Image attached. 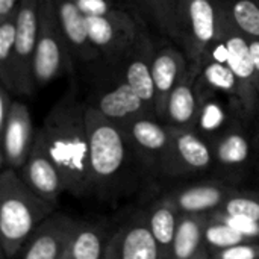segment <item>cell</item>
I'll use <instances>...</instances> for the list:
<instances>
[{
    "mask_svg": "<svg viewBox=\"0 0 259 259\" xmlns=\"http://www.w3.org/2000/svg\"><path fill=\"white\" fill-rule=\"evenodd\" d=\"M87 112L88 105L73 74L67 90L55 102L35 135V141L59 168L65 190L74 196H83L93 190Z\"/></svg>",
    "mask_w": 259,
    "mask_h": 259,
    "instance_id": "cell-1",
    "label": "cell"
},
{
    "mask_svg": "<svg viewBox=\"0 0 259 259\" xmlns=\"http://www.w3.org/2000/svg\"><path fill=\"white\" fill-rule=\"evenodd\" d=\"M55 205L35 194L18 171L0 175V241L6 258L20 253L35 229L53 214Z\"/></svg>",
    "mask_w": 259,
    "mask_h": 259,
    "instance_id": "cell-2",
    "label": "cell"
},
{
    "mask_svg": "<svg viewBox=\"0 0 259 259\" xmlns=\"http://www.w3.org/2000/svg\"><path fill=\"white\" fill-rule=\"evenodd\" d=\"M90 170L93 190L115 182L132 159H140L131 146L124 129L88 106Z\"/></svg>",
    "mask_w": 259,
    "mask_h": 259,
    "instance_id": "cell-3",
    "label": "cell"
},
{
    "mask_svg": "<svg viewBox=\"0 0 259 259\" xmlns=\"http://www.w3.org/2000/svg\"><path fill=\"white\" fill-rule=\"evenodd\" d=\"M87 73L88 90L83 100L103 117L124 126L140 115H155L146 108L115 62L100 61Z\"/></svg>",
    "mask_w": 259,
    "mask_h": 259,
    "instance_id": "cell-4",
    "label": "cell"
},
{
    "mask_svg": "<svg viewBox=\"0 0 259 259\" xmlns=\"http://www.w3.org/2000/svg\"><path fill=\"white\" fill-rule=\"evenodd\" d=\"M225 11L220 0H179L178 46L193 64L203 62L219 38Z\"/></svg>",
    "mask_w": 259,
    "mask_h": 259,
    "instance_id": "cell-5",
    "label": "cell"
},
{
    "mask_svg": "<svg viewBox=\"0 0 259 259\" xmlns=\"http://www.w3.org/2000/svg\"><path fill=\"white\" fill-rule=\"evenodd\" d=\"M205 59H214L228 65L237 76L243 90L244 114L252 124L259 109V85L249 38L238 32L225 14L219 38L209 47Z\"/></svg>",
    "mask_w": 259,
    "mask_h": 259,
    "instance_id": "cell-6",
    "label": "cell"
},
{
    "mask_svg": "<svg viewBox=\"0 0 259 259\" xmlns=\"http://www.w3.org/2000/svg\"><path fill=\"white\" fill-rule=\"evenodd\" d=\"M76 73V62L59 26L53 0H41V23L33 59V82L36 90L53 80Z\"/></svg>",
    "mask_w": 259,
    "mask_h": 259,
    "instance_id": "cell-7",
    "label": "cell"
},
{
    "mask_svg": "<svg viewBox=\"0 0 259 259\" xmlns=\"http://www.w3.org/2000/svg\"><path fill=\"white\" fill-rule=\"evenodd\" d=\"M41 23V0H21L15 17V97H32L33 59Z\"/></svg>",
    "mask_w": 259,
    "mask_h": 259,
    "instance_id": "cell-8",
    "label": "cell"
},
{
    "mask_svg": "<svg viewBox=\"0 0 259 259\" xmlns=\"http://www.w3.org/2000/svg\"><path fill=\"white\" fill-rule=\"evenodd\" d=\"M124 134L141 164L150 170L165 173L173 149V132L156 115H140L124 126Z\"/></svg>",
    "mask_w": 259,
    "mask_h": 259,
    "instance_id": "cell-9",
    "label": "cell"
},
{
    "mask_svg": "<svg viewBox=\"0 0 259 259\" xmlns=\"http://www.w3.org/2000/svg\"><path fill=\"white\" fill-rule=\"evenodd\" d=\"M90 39L102 61H115L126 55L138 38L150 30L138 14L118 17H87Z\"/></svg>",
    "mask_w": 259,
    "mask_h": 259,
    "instance_id": "cell-10",
    "label": "cell"
},
{
    "mask_svg": "<svg viewBox=\"0 0 259 259\" xmlns=\"http://www.w3.org/2000/svg\"><path fill=\"white\" fill-rule=\"evenodd\" d=\"M196 90L199 97V112L194 131L209 144L237 121L246 120L249 123L244 114L243 103L240 100L231 99L209 88L208 85L200 82L199 77L196 82Z\"/></svg>",
    "mask_w": 259,
    "mask_h": 259,
    "instance_id": "cell-11",
    "label": "cell"
},
{
    "mask_svg": "<svg viewBox=\"0 0 259 259\" xmlns=\"http://www.w3.org/2000/svg\"><path fill=\"white\" fill-rule=\"evenodd\" d=\"M190 61L184 50L173 41L156 38V47L152 59V77L155 88V112L164 120L167 102L184 77Z\"/></svg>",
    "mask_w": 259,
    "mask_h": 259,
    "instance_id": "cell-12",
    "label": "cell"
},
{
    "mask_svg": "<svg viewBox=\"0 0 259 259\" xmlns=\"http://www.w3.org/2000/svg\"><path fill=\"white\" fill-rule=\"evenodd\" d=\"M35 135L29 108L21 100H14L12 112L6 124L0 129L2 137V167L20 171L26 164L33 144Z\"/></svg>",
    "mask_w": 259,
    "mask_h": 259,
    "instance_id": "cell-13",
    "label": "cell"
},
{
    "mask_svg": "<svg viewBox=\"0 0 259 259\" xmlns=\"http://www.w3.org/2000/svg\"><path fill=\"white\" fill-rule=\"evenodd\" d=\"M53 6L76 65H82L85 67V71H88L97 65L102 58L90 39L87 17L79 11L73 0H53Z\"/></svg>",
    "mask_w": 259,
    "mask_h": 259,
    "instance_id": "cell-14",
    "label": "cell"
},
{
    "mask_svg": "<svg viewBox=\"0 0 259 259\" xmlns=\"http://www.w3.org/2000/svg\"><path fill=\"white\" fill-rule=\"evenodd\" d=\"M173 149L165 175L181 176L206 171L215 165L211 144L194 129L171 127Z\"/></svg>",
    "mask_w": 259,
    "mask_h": 259,
    "instance_id": "cell-15",
    "label": "cell"
},
{
    "mask_svg": "<svg viewBox=\"0 0 259 259\" xmlns=\"http://www.w3.org/2000/svg\"><path fill=\"white\" fill-rule=\"evenodd\" d=\"M76 222L52 214L29 237L20 250V259H62Z\"/></svg>",
    "mask_w": 259,
    "mask_h": 259,
    "instance_id": "cell-16",
    "label": "cell"
},
{
    "mask_svg": "<svg viewBox=\"0 0 259 259\" xmlns=\"http://www.w3.org/2000/svg\"><path fill=\"white\" fill-rule=\"evenodd\" d=\"M18 173L35 194L53 205H56L58 197L67 191L59 168L36 141L26 164Z\"/></svg>",
    "mask_w": 259,
    "mask_h": 259,
    "instance_id": "cell-17",
    "label": "cell"
},
{
    "mask_svg": "<svg viewBox=\"0 0 259 259\" xmlns=\"http://www.w3.org/2000/svg\"><path fill=\"white\" fill-rule=\"evenodd\" d=\"M202 65L190 62L184 77L173 90L164 115V123L170 127L178 129H194L197 112H199V97L196 90V82L200 74Z\"/></svg>",
    "mask_w": 259,
    "mask_h": 259,
    "instance_id": "cell-18",
    "label": "cell"
},
{
    "mask_svg": "<svg viewBox=\"0 0 259 259\" xmlns=\"http://www.w3.org/2000/svg\"><path fill=\"white\" fill-rule=\"evenodd\" d=\"M106 252L109 259H164L147 222H134L120 229Z\"/></svg>",
    "mask_w": 259,
    "mask_h": 259,
    "instance_id": "cell-19",
    "label": "cell"
},
{
    "mask_svg": "<svg viewBox=\"0 0 259 259\" xmlns=\"http://www.w3.org/2000/svg\"><path fill=\"white\" fill-rule=\"evenodd\" d=\"M250 127L246 120H240L211 143L215 165L225 170H241L247 165L255 144Z\"/></svg>",
    "mask_w": 259,
    "mask_h": 259,
    "instance_id": "cell-20",
    "label": "cell"
},
{
    "mask_svg": "<svg viewBox=\"0 0 259 259\" xmlns=\"http://www.w3.org/2000/svg\"><path fill=\"white\" fill-rule=\"evenodd\" d=\"M235 191L222 184H197L173 193L167 200L179 211V214H205L214 212Z\"/></svg>",
    "mask_w": 259,
    "mask_h": 259,
    "instance_id": "cell-21",
    "label": "cell"
},
{
    "mask_svg": "<svg viewBox=\"0 0 259 259\" xmlns=\"http://www.w3.org/2000/svg\"><path fill=\"white\" fill-rule=\"evenodd\" d=\"M156 38L178 42L179 0H132Z\"/></svg>",
    "mask_w": 259,
    "mask_h": 259,
    "instance_id": "cell-22",
    "label": "cell"
},
{
    "mask_svg": "<svg viewBox=\"0 0 259 259\" xmlns=\"http://www.w3.org/2000/svg\"><path fill=\"white\" fill-rule=\"evenodd\" d=\"M206 220L205 214H181L170 259H194L205 250L203 234Z\"/></svg>",
    "mask_w": 259,
    "mask_h": 259,
    "instance_id": "cell-23",
    "label": "cell"
},
{
    "mask_svg": "<svg viewBox=\"0 0 259 259\" xmlns=\"http://www.w3.org/2000/svg\"><path fill=\"white\" fill-rule=\"evenodd\" d=\"M105 252V235L102 229L93 225L76 223L62 259H103Z\"/></svg>",
    "mask_w": 259,
    "mask_h": 259,
    "instance_id": "cell-24",
    "label": "cell"
},
{
    "mask_svg": "<svg viewBox=\"0 0 259 259\" xmlns=\"http://www.w3.org/2000/svg\"><path fill=\"white\" fill-rule=\"evenodd\" d=\"M179 219H181L179 211L168 200H162L156 203L149 214L147 225L156 243L161 247L164 259H170Z\"/></svg>",
    "mask_w": 259,
    "mask_h": 259,
    "instance_id": "cell-25",
    "label": "cell"
},
{
    "mask_svg": "<svg viewBox=\"0 0 259 259\" xmlns=\"http://www.w3.org/2000/svg\"><path fill=\"white\" fill-rule=\"evenodd\" d=\"M199 79L209 88H212L231 99L240 100L243 103L241 85H240L237 76L234 74V71L228 65H225L219 61H214V59H205L202 62V70H200Z\"/></svg>",
    "mask_w": 259,
    "mask_h": 259,
    "instance_id": "cell-26",
    "label": "cell"
},
{
    "mask_svg": "<svg viewBox=\"0 0 259 259\" xmlns=\"http://www.w3.org/2000/svg\"><path fill=\"white\" fill-rule=\"evenodd\" d=\"M232 26L249 39H259V0H220Z\"/></svg>",
    "mask_w": 259,
    "mask_h": 259,
    "instance_id": "cell-27",
    "label": "cell"
},
{
    "mask_svg": "<svg viewBox=\"0 0 259 259\" xmlns=\"http://www.w3.org/2000/svg\"><path fill=\"white\" fill-rule=\"evenodd\" d=\"M15 15L0 20V85L15 97Z\"/></svg>",
    "mask_w": 259,
    "mask_h": 259,
    "instance_id": "cell-28",
    "label": "cell"
},
{
    "mask_svg": "<svg viewBox=\"0 0 259 259\" xmlns=\"http://www.w3.org/2000/svg\"><path fill=\"white\" fill-rule=\"evenodd\" d=\"M73 2L85 17H118L126 14H138L132 0H73Z\"/></svg>",
    "mask_w": 259,
    "mask_h": 259,
    "instance_id": "cell-29",
    "label": "cell"
},
{
    "mask_svg": "<svg viewBox=\"0 0 259 259\" xmlns=\"http://www.w3.org/2000/svg\"><path fill=\"white\" fill-rule=\"evenodd\" d=\"M203 238H205V246L209 247L211 250L226 249V247L249 241L243 235L235 232L232 228H229L228 225H225L212 217H208V220H206Z\"/></svg>",
    "mask_w": 259,
    "mask_h": 259,
    "instance_id": "cell-30",
    "label": "cell"
},
{
    "mask_svg": "<svg viewBox=\"0 0 259 259\" xmlns=\"http://www.w3.org/2000/svg\"><path fill=\"white\" fill-rule=\"evenodd\" d=\"M219 211L232 214V215L249 217L259 222V197L235 193L223 203V206Z\"/></svg>",
    "mask_w": 259,
    "mask_h": 259,
    "instance_id": "cell-31",
    "label": "cell"
},
{
    "mask_svg": "<svg viewBox=\"0 0 259 259\" xmlns=\"http://www.w3.org/2000/svg\"><path fill=\"white\" fill-rule=\"evenodd\" d=\"M212 219L228 225L229 228H232L235 232H238L240 235H243L246 240H255L259 238V222L249 219V217H243V215H232V214H226L222 211H214L211 214Z\"/></svg>",
    "mask_w": 259,
    "mask_h": 259,
    "instance_id": "cell-32",
    "label": "cell"
},
{
    "mask_svg": "<svg viewBox=\"0 0 259 259\" xmlns=\"http://www.w3.org/2000/svg\"><path fill=\"white\" fill-rule=\"evenodd\" d=\"M211 259H259V244L241 243L226 249L212 250Z\"/></svg>",
    "mask_w": 259,
    "mask_h": 259,
    "instance_id": "cell-33",
    "label": "cell"
},
{
    "mask_svg": "<svg viewBox=\"0 0 259 259\" xmlns=\"http://www.w3.org/2000/svg\"><path fill=\"white\" fill-rule=\"evenodd\" d=\"M14 94L3 85H0V129L6 124L14 105Z\"/></svg>",
    "mask_w": 259,
    "mask_h": 259,
    "instance_id": "cell-34",
    "label": "cell"
},
{
    "mask_svg": "<svg viewBox=\"0 0 259 259\" xmlns=\"http://www.w3.org/2000/svg\"><path fill=\"white\" fill-rule=\"evenodd\" d=\"M21 0H0V20L15 15Z\"/></svg>",
    "mask_w": 259,
    "mask_h": 259,
    "instance_id": "cell-35",
    "label": "cell"
},
{
    "mask_svg": "<svg viewBox=\"0 0 259 259\" xmlns=\"http://www.w3.org/2000/svg\"><path fill=\"white\" fill-rule=\"evenodd\" d=\"M249 46H250L252 59H253V64H255V70H256L259 85V39H249Z\"/></svg>",
    "mask_w": 259,
    "mask_h": 259,
    "instance_id": "cell-36",
    "label": "cell"
},
{
    "mask_svg": "<svg viewBox=\"0 0 259 259\" xmlns=\"http://www.w3.org/2000/svg\"><path fill=\"white\" fill-rule=\"evenodd\" d=\"M252 127H253V143L259 146V109L256 115H255V118H253V121H252Z\"/></svg>",
    "mask_w": 259,
    "mask_h": 259,
    "instance_id": "cell-37",
    "label": "cell"
},
{
    "mask_svg": "<svg viewBox=\"0 0 259 259\" xmlns=\"http://www.w3.org/2000/svg\"><path fill=\"white\" fill-rule=\"evenodd\" d=\"M194 259H211V258L208 256L206 250H202V252H200V253H199V255H197V256H196Z\"/></svg>",
    "mask_w": 259,
    "mask_h": 259,
    "instance_id": "cell-38",
    "label": "cell"
}]
</instances>
